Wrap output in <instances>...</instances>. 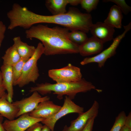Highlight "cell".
<instances>
[{
  "label": "cell",
  "instance_id": "obj_1",
  "mask_svg": "<svg viewBox=\"0 0 131 131\" xmlns=\"http://www.w3.org/2000/svg\"><path fill=\"white\" fill-rule=\"evenodd\" d=\"M69 30L56 26L50 28L47 25H33L26 30V38L40 41L46 56L79 53V45L71 41L68 37Z\"/></svg>",
  "mask_w": 131,
  "mask_h": 131
},
{
  "label": "cell",
  "instance_id": "obj_2",
  "mask_svg": "<svg viewBox=\"0 0 131 131\" xmlns=\"http://www.w3.org/2000/svg\"><path fill=\"white\" fill-rule=\"evenodd\" d=\"M24 20L29 27L38 23H53L63 26L71 31L79 30L86 33L90 31L93 24L90 14L82 13L74 7L70 8L65 13L57 15H40L29 10L25 14Z\"/></svg>",
  "mask_w": 131,
  "mask_h": 131
},
{
  "label": "cell",
  "instance_id": "obj_3",
  "mask_svg": "<svg viewBox=\"0 0 131 131\" xmlns=\"http://www.w3.org/2000/svg\"><path fill=\"white\" fill-rule=\"evenodd\" d=\"M98 90L90 82L82 78L80 81L70 82L52 84L48 82L37 84L36 86L30 88V92L37 91L44 95L50 93L57 95L59 99H62L64 95H66L72 100L76 95L81 92H86L92 90Z\"/></svg>",
  "mask_w": 131,
  "mask_h": 131
},
{
  "label": "cell",
  "instance_id": "obj_4",
  "mask_svg": "<svg viewBox=\"0 0 131 131\" xmlns=\"http://www.w3.org/2000/svg\"><path fill=\"white\" fill-rule=\"evenodd\" d=\"M44 51L43 44L41 42H39L33 55L25 63L21 75L14 86L22 88L31 82H35L40 75L37 62Z\"/></svg>",
  "mask_w": 131,
  "mask_h": 131
},
{
  "label": "cell",
  "instance_id": "obj_5",
  "mask_svg": "<svg viewBox=\"0 0 131 131\" xmlns=\"http://www.w3.org/2000/svg\"><path fill=\"white\" fill-rule=\"evenodd\" d=\"M124 30L123 32L114 39L112 43L108 48L96 56L85 58L81 62V64L84 65L91 63H96L98 64L99 67H103L107 60L116 54V49L126 33L131 29V22L124 26Z\"/></svg>",
  "mask_w": 131,
  "mask_h": 131
},
{
  "label": "cell",
  "instance_id": "obj_6",
  "mask_svg": "<svg viewBox=\"0 0 131 131\" xmlns=\"http://www.w3.org/2000/svg\"><path fill=\"white\" fill-rule=\"evenodd\" d=\"M48 75L57 83L78 82L82 78L80 68L70 63L61 68L49 70Z\"/></svg>",
  "mask_w": 131,
  "mask_h": 131
},
{
  "label": "cell",
  "instance_id": "obj_7",
  "mask_svg": "<svg viewBox=\"0 0 131 131\" xmlns=\"http://www.w3.org/2000/svg\"><path fill=\"white\" fill-rule=\"evenodd\" d=\"M84 108L75 104L71 99L66 96L63 104L60 109L52 117L44 119L41 122L47 126L51 131H54V128L57 121L64 116L70 113L79 114L84 112Z\"/></svg>",
  "mask_w": 131,
  "mask_h": 131
},
{
  "label": "cell",
  "instance_id": "obj_8",
  "mask_svg": "<svg viewBox=\"0 0 131 131\" xmlns=\"http://www.w3.org/2000/svg\"><path fill=\"white\" fill-rule=\"evenodd\" d=\"M44 119L33 117L28 113L22 115L15 119L6 120L2 125L6 131H25L31 125L41 122Z\"/></svg>",
  "mask_w": 131,
  "mask_h": 131
},
{
  "label": "cell",
  "instance_id": "obj_9",
  "mask_svg": "<svg viewBox=\"0 0 131 131\" xmlns=\"http://www.w3.org/2000/svg\"><path fill=\"white\" fill-rule=\"evenodd\" d=\"M99 107L98 102L95 100L90 108L85 112L79 114L75 119L71 122L69 126L65 125L62 131H81L89 121L98 115Z\"/></svg>",
  "mask_w": 131,
  "mask_h": 131
},
{
  "label": "cell",
  "instance_id": "obj_10",
  "mask_svg": "<svg viewBox=\"0 0 131 131\" xmlns=\"http://www.w3.org/2000/svg\"><path fill=\"white\" fill-rule=\"evenodd\" d=\"M50 99L49 96L42 97L38 92L34 91L28 97L12 102L13 104L19 109L16 118L30 113L35 108L39 103Z\"/></svg>",
  "mask_w": 131,
  "mask_h": 131
},
{
  "label": "cell",
  "instance_id": "obj_11",
  "mask_svg": "<svg viewBox=\"0 0 131 131\" xmlns=\"http://www.w3.org/2000/svg\"><path fill=\"white\" fill-rule=\"evenodd\" d=\"M61 106L54 104L49 100H47L39 103L34 110L29 113V115L36 118L48 119L54 115Z\"/></svg>",
  "mask_w": 131,
  "mask_h": 131
},
{
  "label": "cell",
  "instance_id": "obj_12",
  "mask_svg": "<svg viewBox=\"0 0 131 131\" xmlns=\"http://www.w3.org/2000/svg\"><path fill=\"white\" fill-rule=\"evenodd\" d=\"M90 31L93 36L98 38L103 44L112 39L115 31L114 28L101 22L93 24Z\"/></svg>",
  "mask_w": 131,
  "mask_h": 131
},
{
  "label": "cell",
  "instance_id": "obj_13",
  "mask_svg": "<svg viewBox=\"0 0 131 131\" xmlns=\"http://www.w3.org/2000/svg\"><path fill=\"white\" fill-rule=\"evenodd\" d=\"M103 43L98 38L93 36L79 45V53L86 56L99 53L103 48Z\"/></svg>",
  "mask_w": 131,
  "mask_h": 131
},
{
  "label": "cell",
  "instance_id": "obj_14",
  "mask_svg": "<svg viewBox=\"0 0 131 131\" xmlns=\"http://www.w3.org/2000/svg\"><path fill=\"white\" fill-rule=\"evenodd\" d=\"M0 69L3 85L7 91V100L9 102L12 103L14 95V85L12 66L3 64Z\"/></svg>",
  "mask_w": 131,
  "mask_h": 131
},
{
  "label": "cell",
  "instance_id": "obj_15",
  "mask_svg": "<svg viewBox=\"0 0 131 131\" xmlns=\"http://www.w3.org/2000/svg\"><path fill=\"white\" fill-rule=\"evenodd\" d=\"M6 93L0 98V114L9 120L16 118L18 109L7 100Z\"/></svg>",
  "mask_w": 131,
  "mask_h": 131
},
{
  "label": "cell",
  "instance_id": "obj_16",
  "mask_svg": "<svg viewBox=\"0 0 131 131\" xmlns=\"http://www.w3.org/2000/svg\"><path fill=\"white\" fill-rule=\"evenodd\" d=\"M13 45L21 59H28L33 55L36 49L34 46L23 41L19 36L13 38Z\"/></svg>",
  "mask_w": 131,
  "mask_h": 131
},
{
  "label": "cell",
  "instance_id": "obj_17",
  "mask_svg": "<svg viewBox=\"0 0 131 131\" xmlns=\"http://www.w3.org/2000/svg\"><path fill=\"white\" fill-rule=\"evenodd\" d=\"M123 17L120 9L116 5H114L111 7L108 16L104 22L114 28H121Z\"/></svg>",
  "mask_w": 131,
  "mask_h": 131
},
{
  "label": "cell",
  "instance_id": "obj_18",
  "mask_svg": "<svg viewBox=\"0 0 131 131\" xmlns=\"http://www.w3.org/2000/svg\"><path fill=\"white\" fill-rule=\"evenodd\" d=\"M69 4L68 0H47L45 5L52 15H57L66 13V7Z\"/></svg>",
  "mask_w": 131,
  "mask_h": 131
},
{
  "label": "cell",
  "instance_id": "obj_19",
  "mask_svg": "<svg viewBox=\"0 0 131 131\" xmlns=\"http://www.w3.org/2000/svg\"><path fill=\"white\" fill-rule=\"evenodd\" d=\"M2 58L3 64L12 66L21 59L13 45L7 49Z\"/></svg>",
  "mask_w": 131,
  "mask_h": 131
},
{
  "label": "cell",
  "instance_id": "obj_20",
  "mask_svg": "<svg viewBox=\"0 0 131 131\" xmlns=\"http://www.w3.org/2000/svg\"><path fill=\"white\" fill-rule=\"evenodd\" d=\"M68 37L71 41L79 45L83 44L88 38L86 33L79 30L69 32Z\"/></svg>",
  "mask_w": 131,
  "mask_h": 131
},
{
  "label": "cell",
  "instance_id": "obj_21",
  "mask_svg": "<svg viewBox=\"0 0 131 131\" xmlns=\"http://www.w3.org/2000/svg\"><path fill=\"white\" fill-rule=\"evenodd\" d=\"M28 59H21L19 61L12 66L13 85L21 76L24 65Z\"/></svg>",
  "mask_w": 131,
  "mask_h": 131
},
{
  "label": "cell",
  "instance_id": "obj_22",
  "mask_svg": "<svg viewBox=\"0 0 131 131\" xmlns=\"http://www.w3.org/2000/svg\"><path fill=\"white\" fill-rule=\"evenodd\" d=\"M126 116L124 111L120 112L116 117L113 125L110 131H120L125 125Z\"/></svg>",
  "mask_w": 131,
  "mask_h": 131
},
{
  "label": "cell",
  "instance_id": "obj_23",
  "mask_svg": "<svg viewBox=\"0 0 131 131\" xmlns=\"http://www.w3.org/2000/svg\"><path fill=\"white\" fill-rule=\"evenodd\" d=\"M99 1L98 0H81L80 4L82 8L89 13L95 9Z\"/></svg>",
  "mask_w": 131,
  "mask_h": 131
},
{
  "label": "cell",
  "instance_id": "obj_24",
  "mask_svg": "<svg viewBox=\"0 0 131 131\" xmlns=\"http://www.w3.org/2000/svg\"><path fill=\"white\" fill-rule=\"evenodd\" d=\"M104 2H112L115 3L121 11L125 15L127 14L131 11V7L128 5L123 0H103Z\"/></svg>",
  "mask_w": 131,
  "mask_h": 131
},
{
  "label": "cell",
  "instance_id": "obj_25",
  "mask_svg": "<svg viewBox=\"0 0 131 131\" xmlns=\"http://www.w3.org/2000/svg\"><path fill=\"white\" fill-rule=\"evenodd\" d=\"M6 29L5 25L2 21H0V48L5 38Z\"/></svg>",
  "mask_w": 131,
  "mask_h": 131
},
{
  "label": "cell",
  "instance_id": "obj_26",
  "mask_svg": "<svg viewBox=\"0 0 131 131\" xmlns=\"http://www.w3.org/2000/svg\"><path fill=\"white\" fill-rule=\"evenodd\" d=\"M43 126L39 122L37 123L30 127L25 131H41Z\"/></svg>",
  "mask_w": 131,
  "mask_h": 131
},
{
  "label": "cell",
  "instance_id": "obj_27",
  "mask_svg": "<svg viewBox=\"0 0 131 131\" xmlns=\"http://www.w3.org/2000/svg\"><path fill=\"white\" fill-rule=\"evenodd\" d=\"M96 117H93L88 122L84 128L81 131H92L95 120Z\"/></svg>",
  "mask_w": 131,
  "mask_h": 131
},
{
  "label": "cell",
  "instance_id": "obj_28",
  "mask_svg": "<svg viewBox=\"0 0 131 131\" xmlns=\"http://www.w3.org/2000/svg\"><path fill=\"white\" fill-rule=\"evenodd\" d=\"M6 90L3 84V79L1 72L0 71V98L2 97L6 93Z\"/></svg>",
  "mask_w": 131,
  "mask_h": 131
},
{
  "label": "cell",
  "instance_id": "obj_29",
  "mask_svg": "<svg viewBox=\"0 0 131 131\" xmlns=\"http://www.w3.org/2000/svg\"><path fill=\"white\" fill-rule=\"evenodd\" d=\"M125 125L131 129V112H130L127 116H126L125 122Z\"/></svg>",
  "mask_w": 131,
  "mask_h": 131
},
{
  "label": "cell",
  "instance_id": "obj_30",
  "mask_svg": "<svg viewBox=\"0 0 131 131\" xmlns=\"http://www.w3.org/2000/svg\"><path fill=\"white\" fill-rule=\"evenodd\" d=\"M69 4L73 6H76L80 4L81 0H68Z\"/></svg>",
  "mask_w": 131,
  "mask_h": 131
},
{
  "label": "cell",
  "instance_id": "obj_31",
  "mask_svg": "<svg viewBox=\"0 0 131 131\" xmlns=\"http://www.w3.org/2000/svg\"><path fill=\"white\" fill-rule=\"evenodd\" d=\"M3 119V117L0 114V131H6L2 125Z\"/></svg>",
  "mask_w": 131,
  "mask_h": 131
},
{
  "label": "cell",
  "instance_id": "obj_32",
  "mask_svg": "<svg viewBox=\"0 0 131 131\" xmlns=\"http://www.w3.org/2000/svg\"><path fill=\"white\" fill-rule=\"evenodd\" d=\"M41 131H51L48 127L44 124L43 126Z\"/></svg>",
  "mask_w": 131,
  "mask_h": 131
},
{
  "label": "cell",
  "instance_id": "obj_33",
  "mask_svg": "<svg viewBox=\"0 0 131 131\" xmlns=\"http://www.w3.org/2000/svg\"><path fill=\"white\" fill-rule=\"evenodd\" d=\"M120 131H131V129L124 125L123 127Z\"/></svg>",
  "mask_w": 131,
  "mask_h": 131
}]
</instances>
